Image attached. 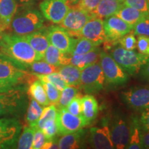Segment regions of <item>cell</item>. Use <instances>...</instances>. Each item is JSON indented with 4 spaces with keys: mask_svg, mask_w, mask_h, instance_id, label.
I'll use <instances>...</instances> for the list:
<instances>
[{
    "mask_svg": "<svg viewBox=\"0 0 149 149\" xmlns=\"http://www.w3.org/2000/svg\"><path fill=\"white\" fill-rule=\"evenodd\" d=\"M0 53L28 68L32 63L42 60L24 36L3 33L0 37Z\"/></svg>",
    "mask_w": 149,
    "mask_h": 149,
    "instance_id": "1",
    "label": "cell"
},
{
    "mask_svg": "<svg viewBox=\"0 0 149 149\" xmlns=\"http://www.w3.org/2000/svg\"><path fill=\"white\" fill-rule=\"evenodd\" d=\"M77 94V88L73 86H66L65 88L61 91L60 97L57 103L59 109H66L68 104L72 100Z\"/></svg>",
    "mask_w": 149,
    "mask_h": 149,
    "instance_id": "31",
    "label": "cell"
},
{
    "mask_svg": "<svg viewBox=\"0 0 149 149\" xmlns=\"http://www.w3.org/2000/svg\"><path fill=\"white\" fill-rule=\"evenodd\" d=\"M110 55L123 70L130 74L138 72L149 58V56L136 53L134 50H126L122 46L115 48Z\"/></svg>",
    "mask_w": 149,
    "mask_h": 149,
    "instance_id": "4",
    "label": "cell"
},
{
    "mask_svg": "<svg viewBox=\"0 0 149 149\" xmlns=\"http://www.w3.org/2000/svg\"><path fill=\"white\" fill-rule=\"evenodd\" d=\"M16 0H0V19L9 29L10 23L17 13Z\"/></svg>",
    "mask_w": 149,
    "mask_h": 149,
    "instance_id": "26",
    "label": "cell"
},
{
    "mask_svg": "<svg viewBox=\"0 0 149 149\" xmlns=\"http://www.w3.org/2000/svg\"><path fill=\"white\" fill-rule=\"evenodd\" d=\"M24 37L37 55L43 59L46 49L50 44L47 29L42 28L30 34L24 35Z\"/></svg>",
    "mask_w": 149,
    "mask_h": 149,
    "instance_id": "18",
    "label": "cell"
},
{
    "mask_svg": "<svg viewBox=\"0 0 149 149\" xmlns=\"http://www.w3.org/2000/svg\"><path fill=\"white\" fill-rule=\"evenodd\" d=\"M80 1V0H68V2L69 3L70 7H72L74 6L77 4Z\"/></svg>",
    "mask_w": 149,
    "mask_h": 149,
    "instance_id": "51",
    "label": "cell"
},
{
    "mask_svg": "<svg viewBox=\"0 0 149 149\" xmlns=\"http://www.w3.org/2000/svg\"><path fill=\"white\" fill-rule=\"evenodd\" d=\"M136 48H137L139 53L149 56V37L138 35Z\"/></svg>",
    "mask_w": 149,
    "mask_h": 149,
    "instance_id": "43",
    "label": "cell"
},
{
    "mask_svg": "<svg viewBox=\"0 0 149 149\" xmlns=\"http://www.w3.org/2000/svg\"><path fill=\"white\" fill-rule=\"evenodd\" d=\"M35 128L32 126H25L22 135L19 137L17 148L19 149L32 148Z\"/></svg>",
    "mask_w": 149,
    "mask_h": 149,
    "instance_id": "32",
    "label": "cell"
},
{
    "mask_svg": "<svg viewBox=\"0 0 149 149\" xmlns=\"http://www.w3.org/2000/svg\"><path fill=\"white\" fill-rule=\"evenodd\" d=\"M122 98L128 107L141 111L149 107V88L135 87L122 93Z\"/></svg>",
    "mask_w": 149,
    "mask_h": 149,
    "instance_id": "16",
    "label": "cell"
},
{
    "mask_svg": "<svg viewBox=\"0 0 149 149\" xmlns=\"http://www.w3.org/2000/svg\"><path fill=\"white\" fill-rule=\"evenodd\" d=\"M80 96L81 95L77 93L66 107L67 111L76 116L81 115V97H80Z\"/></svg>",
    "mask_w": 149,
    "mask_h": 149,
    "instance_id": "41",
    "label": "cell"
},
{
    "mask_svg": "<svg viewBox=\"0 0 149 149\" xmlns=\"http://www.w3.org/2000/svg\"><path fill=\"white\" fill-rule=\"evenodd\" d=\"M44 17L36 9H26L15 15L10 29L15 34L24 36L42 29Z\"/></svg>",
    "mask_w": 149,
    "mask_h": 149,
    "instance_id": "2",
    "label": "cell"
},
{
    "mask_svg": "<svg viewBox=\"0 0 149 149\" xmlns=\"http://www.w3.org/2000/svg\"><path fill=\"white\" fill-rule=\"evenodd\" d=\"M124 5V0H101L91 14L95 17L107 18L116 14Z\"/></svg>",
    "mask_w": 149,
    "mask_h": 149,
    "instance_id": "19",
    "label": "cell"
},
{
    "mask_svg": "<svg viewBox=\"0 0 149 149\" xmlns=\"http://www.w3.org/2000/svg\"><path fill=\"white\" fill-rule=\"evenodd\" d=\"M142 144L143 148H149V131L143 133Z\"/></svg>",
    "mask_w": 149,
    "mask_h": 149,
    "instance_id": "48",
    "label": "cell"
},
{
    "mask_svg": "<svg viewBox=\"0 0 149 149\" xmlns=\"http://www.w3.org/2000/svg\"><path fill=\"white\" fill-rule=\"evenodd\" d=\"M79 37H84L99 46L107 41L104 29V22L101 18L93 17L84 26L79 33Z\"/></svg>",
    "mask_w": 149,
    "mask_h": 149,
    "instance_id": "15",
    "label": "cell"
},
{
    "mask_svg": "<svg viewBox=\"0 0 149 149\" xmlns=\"http://www.w3.org/2000/svg\"><path fill=\"white\" fill-rule=\"evenodd\" d=\"M56 122L58 128V133L62 135L74 133L88 125L86 120L82 115L76 116L72 115L66 109L57 110Z\"/></svg>",
    "mask_w": 149,
    "mask_h": 149,
    "instance_id": "9",
    "label": "cell"
},
{
    "mask_svg": "<svg viewBox=\"0 0 149 149\" xmlns=\"http://www.w3.org/2000/svg\"><path fill=\"white\" fill-rule=\"evenodd\" d=\"M97 45L84 37H79L75 39V42L72 46L69 55H82L92 51L97 47Z\"/></svg>",
    "mask_w": 149,
    "mask_h": 149,
    "instance_id": "29",
    "label": "cell"
},
{
    "mask_svg": "<svg viewBox=\"0 0 149 149\" xmlns=\"http://www.w3.org/2000/svg\"><path fill=\"white\" fill-rule=\"evenodd\" d=\"M103 22L107 40H119L133 29V26L126 23L115 15L108 17Z\"/></svg>",
    "mask_w": 149,
    "mask_h": 149,
    "instance_id": "13",
    "label": "cell"
},
{
    "mask_svg": "<svg viewBox=\"0 0 149 149\" xmlns=\"http://www.w3.org/2000/svg\"><path fill=\"white\" fill-rule=\"evenodd\" d=\"M34 74L39 80L51 83L60 91H62L67 86L66 83L62 79L58 72H54L48 74Z\"/></svg>",
    "mask_w": 149,
    "mask_h": 149,
    "instance_id": "34",
    "label": "cell"
},
{
    "mask_svg": "<svg viewBox=\"0 0 149 149\" xmlns=\"http://www.w3.org/2000/svg\"><path fill=\"white\" fill-rule=\"evenodd\" d=\"M110 133L115 148H126L129 141L130 124L124 117L115 115L110 123Z\"/></svg>",
    "mask_w": 149,
    "mask_h": 149,
    "instance_id": "11",
    "label": "cell"
},
{
    "mask_svg": "<svg viewBox=\"0 0 149 149\" xmlns=\"http://www.w3.org/2000/svg\"><path fill=\"white\" fill-rule=\"evenodd\" d=\"M148 3H149V0H148Z\"/></svg>",
    "mask_w": 149,
    "mask_h": 149,
    "instance_id": "53",
    "label": "cell"
},
{
    "mask_svg": "<svg viewBox=\"0 0 149 149\" xmlns=\"http://www.w3.org/2000/svg\"><path fill=\"white\" fill-rule=\"evenodd\" d=\"M57 109L55 104H51L45 107L43 109L42 114L41 115L40 118L37 121L36 125L35 127L39 128V129H42L45 124L48 121H51L53 120H56L57 117Z\"/></svg>",
    "mask_w": 149,
    "mask_h": 149,
    "instance_id": "35",
    "label": "cell"
},
{
    "mask_svg": "<svg viewBox=\"0 0 149 149\" xmlns=\"http://www.w3.org/2000/svg\"><path fill=\"white\" fill-rule=\"evenodd\" d=\"M84 135V132L82 129L64 135L58 140L59 148L76 149L81 148L83 145Z\"/></svg>",
    "mask_w": 149,
    "mask_h": 149,
    "instance_id": "23",
    "label": "cell"
},
{
    "mask_svg": "<svg viewBox=\"0 0 149 149\" xmlns=\"http://www.w3.org/2000/svg\"><path fill=\"white\" fill-rule=\"evenodd\" d=\"M105 77L100 64L97 61L81 70L80 86L88 94L98 93L105 86Z\"/></svg>",
    "mask_w": 149,
    "mask_h": 149,
    "instance_id": "5",
    "label": "cell"
},
{
    "mask_svg": "<svg viewBox=\"0 0 149 149\" xmlns=\"http://www.w3.org/2000/svg\"><path fill=\"white\" fill-rule=\"evenodd\" d=\"M100 1L101 0H80L76 6L91 13L96 8Z\"/></svg>",
    "mask_w": 149,
    "mask_h": 149,
    "instance_id": "44",
    "label": "cell"
},
{
    "mask_svg": "<svg viewBox=\"0 0 149 149\" xmlns=\"http://www.w3.org/2000/svg\"><path fill=\"white\" fill-rule=\"evenodd\" d=\"M143 131L141 130L139 119L134 117L132 118L130 124V137L129 141L126 148L140 149L143 148L142 136Z\"/></svg>",
    "mask_w": 149,
    "mask_h": 149,
    "instance_id": "22",
    "label": "cell"
},
{
    "mask_svg": "<svg viewBox=\"0 0 149 149\" xmlns=\"http://www.w3.org/2000/svg\"><path fill=\"white\" fill-rule=\"evenodd\" d=\"M43 109L44 108H42V105H40L36 100L32 98L29 105L26 117V120L30 126L35 127L37 121L42 114Z\"/></svg>",
    "mask_w": 149,
    "mask_h": 149,
    "instance_id": "30",
    "label": "cell"
},
{
    "mask_svg": "<svg viewBox=\"0 0 149 149\" xmlns=\"http://www.w3.org/2000/svg\"><path fill=\"white\" fill-rule=\"evenodd\" d=\"M42 82L43 86L45 89L46 95L49 100L50 104H57L58 102L59 97H60L61 91L51 83L47 82V81H42Z\"/></svg>",
    "mask_w": 149,
    "mask_h": 149,
    "instance_id": "36",
    "label": "cell"
},
{
    "mask_svg": "<svg viewBox=\"0 0 149 149\" xmlns=\"http://www.w3.org/2000/svg\"><path fill=\"white\" fill-rule=\"evenodd\" d=\"M35 128V133H34V137H33V145L32 148L33 149H41L42 148L44 144H45L46 138L43 133L42 130L41 129H39L37 128Z\"/></svg>",
    "mask_w": 149,
    "mask_h": 149,
    "instance_id": "42",
    "label": "cell"
},
{
    "mask_svg": "<svg viewBox=\"0 0 149 149\" xmlns=\"http://www.w3.org/2000/svg\"><path fill=\"white\" fill-rule=\"evenodd\" d=\"M50 44L64 53L69 54L71 51L75 39L70 36L66 29L61 26H53L47 29Z\"/></svg>",
    "mask_w": 149,
    "mask_h": 149,
    "instance_id": "12",
    "label": "cell"
},
{
    "mask_svg": "<svg viewBox=\"0 0 149 149\" xmlns=\"http://www.w3.org/2000/svg\"><path fill=\"white\" fill-rule=\"evenodd\" d=\"M21 130V125L17 120L0 119V148L13 146Z\"/></svg>",
    "mask_w": 149,
    "mask_h": 149,
    "instance_id": "14",
    "label": "cell"
},
{
    "mask_svg": "<svg viewBox=\"0 0 149 149\" xmlns=\"http://www.w3.org/2000/svg\"><path fill=\"white\" fill-rule=\"evenodd\" d=\"M139 122L143 133L149 131V107L141 110Z\"/></svg>",
    "mask_w": 149,
    "mask_h": 149,
    "instance_id": "45",
    "label": "cell"
},
{
    "mask_svg": "<svg viewBox=\"0 0 149 149\" xmlns=\"http://www.w3.org/2000/svg\"><path fill=\"white\" fill-rule=\"evenodd\" d=\"M24 93L19 87L14 86L0 92V117L17 113L24 103Z\"/></svg>",
    "mask_w": 149,
    "mask_h": 149,
    "instance_id": "7",
    "label": "cell"
},
{
    "mask_svg": "<svg viewBox=\"0 0 149 149\" xmlns=\"http://www.w3.org/2000/svg\"><path fill=\"white\" fill-rule=\"evenodd\" d=\"M7 27L6 26V25L3 23V22L1 21V19H0V37L1 36V35L4 33L6 30H7Z\"/></svg>",
    "mask_w": 149,
    "mask_h": 149,
    "instance_id": "50",
    "label": "cell"
},
{
    "mask_svg": "<svg viewBox=\"0 0 149 149\" xmlns=\"http://www.w3.org/2000/svg\"><path fill=\"white\" fill-rule=\"evenodd\" d=\"M31 71L35 74H48L58 72L59 67L48 64L46 61H36L29 66Z\"/></svg>",
    "mask_w": 149,
    "mask_h": 149,
    "instance_id": "33",
    "label": "cell"
},
{
    "mask_svg": "<svg viewBox=\"0 0 149 149\" xmlns=\"http://www.w3.org/2000/svg\"><path fill=\"white\" fill-rule=\"evenodd\" d=\"M27 68L13 59L0 53V81L11 86H17L24 82H31V75ZM30 83V84H31Z\"/></svg>",
    "mask_w": 149,
    "mask_h": 149,
    "instance_id": "3",
    "label": "cell"
},
{
    "mask_svg": "<svg viewBox=\"0 0 149 149\" xmlns=\"http://www.w3.org/2000/svg\"><path fill=\"white\" fill-rule=\"evenodd\" d=\"M133 30L135 35L149 37V14L143 17L137 24H135Z\"/></svg>",
    "mask_w": 149,
    "mask_h": 149,
    "instance_id": "37",
    "label": "cell"
},
{
    "mask_svg": "<svg viewBox=\"0 0 149 149\" xmlns=\"http://www.w3.org/2000/svg\"><path fill=\"white\" fill-rule=\"evenodd\" d=\"M146 15H147V13H144L141 12L133 7L124 4L120 10L117 11L115 15L119 17L126 23L134 26L135 24H137Z\"/></svg>",
    "mask_w": 149,
    "mask_h": 149,
    "instance_id": "27",
    "label": "cell"
},
{
    "mask_svg": "<svg viewBox=\"0 0 149 149\" xmlns=\"http://www.w3.org/2000/svg\"><path fill=\"white\" fill-rule=\"evenodd\" d=\"M120 44L122 47L125 48L126 50H134L136 48L137 44V40H136L135 34L130 31V33L123 36L119 40Z\"/></svg>",
    "mask_w": 149,
    "mask_h": 149,
    "instance_id": "39",
    "label": "cell"
},
{
    "mask_svg": "<svg viewBox=\"0 0 149 149\" xmlns=\"http://www.w3.org/2000/svg\"><path fill=\"white\" fill-rule=\"evenodd\" d=\"M100 51L97 48L82 55H71L68 54V64L73 65L82 70L87 66L94 64L100 59Z\"/></svg>",
    "mask_w": 149,
    "mask_h": 149,
    "instance_id": "20",
    "label": "cell"
},
{
    "mask_svg": "<svg viewBox=\"0 0 149 149\" xmlns=\"http://www.w3.org/2000/svg\"><path fill=\"white\" fill-rule=\"evenodd\" d=\"M40 8L44 18L54 24H60L70 7L68 0H44Z\"/></svg>",
    "mask_w": 149,
    "mask_h": 149,
    "instance_id": "10",
    "label": "cell"
},
{
    "mask_svg": "<svg viewBox=\"0 0 149 149\" xmlns=\"http://www.w3.org/2000/svg\"><path fill=\"white\" fill-rule=\"evenodd\" d=\"M58 72L66 83L67 86L77 87L80 86L81 70L71 64H67L59 67Z\"/></svg>",
    "mask_w": 149,
    "mask_h": 149,
    "instance_id": "24",
    "label": "cell"
},
{
    "mask_svg": "<svg viewBox=\"0 0 149 149\" xmlns=\"http://www.w3.org/2000/svg\"><path fill=\"white\" fill-rule=\"evenodd\" d=\"M100 64L106 81L109 84L119 86L128 81L127 72L123 70L109 54L104 51L100 52Z\"/></svg>",
    "mask_w": 149,
    "mask_h": 149,
    "instance_id": "6",
    "label": "cell"
},
{
    "mask_svg": "<svg viewBox=\"0 0 149 149\" xmlns=\"http://www.w3.org/2000/svg\"><path fill=\"white\" fill-rule=\"evenodd\" d=\"M124 4L149 14L148 0H124Z\"/></svg>",
    "mask_w": 149,
    "mask_h": 149,
    "instance_id": "40",
    "label": "cell"
},
{
    "mask_svg": "<svg viewBox=\"0 0 149 149\" xmlns=\"http://www.w3.org/2000/svg\"><path fill=\"white\" fill-rule=\"evenodd\" d=\"M44 61L56 66L68 64V54L64 53L50 44L44 54Z\"/></svg>",
    "mask_w": 149,
    "mask_h": 149,
    "instance_id": "25",
    "label": "cell"
},
{
    "mask_svg": "<svg viewBox=\"0 0 149 149\" xmlns=\"http://www.w3.org/2000/svg\"><path fill=\"white\" fill-rule=\"evenodd\" d=\"M98 111L97 101L92 95H86L81 97V115L88 124L96 118Z\"/></svg>",
    "mask_w": 149,
    "mask_h": 149,
    "instance_id": "21",
    "label": "cell"
},
{
    "mask_svg": "<svg viewBox=\"0 0 149 149\" xmlns=\"http://www.w3.org/2000/svg\"><path fill=\"white\" fill-rule=\"evenodd\" d=\"M43 149H50V148H59L58 141H55L53 139L46 140L45 144L42 147Z\"/></svg>",
    "mask_w": 149,
    "mask_h": 149,
    "instance_id": "47",
    "label": "cell"
},
{
    "mask_svg": "<svg viewBox=\"0 0 149 149\" xmlns=\"http://www.w3.org/2000/svg\"><path fill=\"white\" fill-rule=\"evenodd\" d=\"M139 72L141 77L146 82L149 83V58L146 61V62L141 66Z\"/></svg>",
    "mask_w": 149,
    "mask_h": 149,
    "instance_id": "46",
    "label": "cell"
},
{
    "mask_svg": "<svg viewBox=\"0 0 149 149\" xmlns=\"http://www.w3.org/2000/svg\"><path fill=\"white\" fill-rule=\"evenodd\" d=\"M42 132L45 135L46 140L54 138V137L58 133V128L56 120L48 121L42 128Z\"/></svg>",
    "mask_w": 149,
    "mask_h": 149,
    "instance_id": "38",
    "label": "cell"
},
{
    "mask_svg": "<svg viewBox=\"0 0 149 149\" xmlns=\"http://www.w3.org/2000/svg\"><path fill=\"white\" fill-rule=\"evenodd\" d=\"M29 94L33 99L38 102L43 107H46L50 104L49 100L46 95V93L40 80L37 79L30 84L29 88Z\"/></svg>",
    "mask_w": 149,
    "mask_h": 149,
    "instance_id": "28",
    "label": "cell"
},
{
    "mask_svg": "<svg viewBox=\"0 0 149 149\" xmlns=\"http://www.w3.org/2000/svg\"><path fill=\"white\" fill-rule=\"evenodd\" d=\"M93 17L90 13L74 6L70 7L64 19L60 23L61 26L66 29L71 37H79L80 31Z\"/></svg>",
    "mask_w": 149,
    "mask_h": 149,
    "instance_id": "8",
    "label": "cell"
},
{
    "mask_svg": "<svg viewBox=\"0 0 149 149\" xmlns=\"http://www.w3.org/2000/svg\"><path fill=\"white\" fill-rule=\"evenodd\" d=\"M33 1L34 0H16V1H18L19 3H22V4H29Z\"/></svg>",
    "mask_w": 149,
    "mask_h": 149,
    "instance_id": "52",
    "label": "cell"
},
{
    "mask_svg": "<svg viewBox=\"0 0 149 149\" xmlns=\"http://www.w3.org/2000/svg\"><path fill=\"white\" fill-rule=\"evenodd\" d=\"M89 144L92 148L96 149L115 148L111 139L109 126L107 123L100 126H94L91 128Z\"/></svg>",
    "mask_w": 149,
    "mask_h": 149,
    "instance_id": "17",
    "label": "cell"
},
{
    "mask_svg": "<svg viewBox=\"0 0 149 149\" xmlns=\"http://www.w3.org/2000/svg\"><path fill=\"white\" fill-rule=\"evenodd\" d=\"M13 87H14V86H11L10 84H8L3 82V81H0V92L2 91L7 90V89H8V88H13Z\"/></svg>",
    "mask_w": 149,
    "mask_h": 149,
    "instance_id": "49",
    "label": "cell"
}]
</instances>
